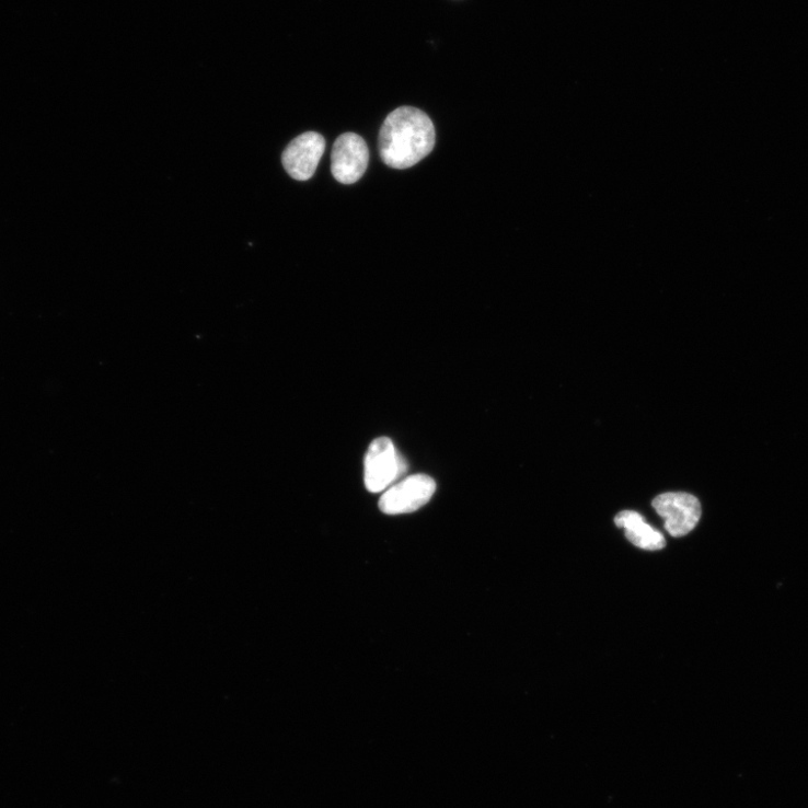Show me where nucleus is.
Masks as SVG:
<instances>
[{
  "mask_svg": "<svg viewBox=\"0 0 808 808\" xmlns=\"http://www.w3.org/2000/svg\"><path fill=\"white\" fill-rule=\"evenodd\" d=\"M325 149L323 135L314 131L301 134L285 150L284 166L291 177L307 182L316 172Z\"/></svg>",
  "mask_w": 808,
  "mask_h": 808,
  "instance_id": "6",
  "label": "nucleus"
},
{
  "mask_svg": "<svg viewBox=\"0 0 808 808\" xmlns=\"http://www.w3.org/2000/svg\"><path fill=\"white\" fill-rule=\"evenodd\" d=\"M436 130L430 117L414 107H400L384 120L379 135L382 161L395 170L409 169L435 148Z\"/></svg>",
  "mask_w": 808,
  "mask_h": 808,
  "instance_id": "1",
  "label": "nucleus"
},
{
  "mask_svg": "<svg viewBox=\"0 0 808 808\" xmlns=\"http://www.w3.org/2000/svg\"><path fill=\"white\" fill-rule=\"evenodd\" d=\"M436 492V482L417 474L390 486L380 499V510L390 516L415 512L425 507Z\"/></svg>",
  "mask_w": 808,
  "mask_h": 808,
  "instance_id": "3",
  "label": "nucleus"
},
{
  "mask_svg": "<svg viewBox=\"0 0 808 808\" xmlns=\"http://www.w3.org/2000/svg\"><path fill=\"white\" fill-rule=\"evenodd\" d=\"M369 160L365 139L355 132H345L335 141L332 151V173L343 185L356 184L367 172Z\"/></svg>",
  "mask_w": 808,
  "mask_h": 808,
  "instance_id": "5",
  "label": "nucleus"
},
{
  "mask_svg": "<svg viewBox=\"0 0 808 808\" xmlns=\"http://www.w3.org/2000/svg\"><path fill=\"white\" fill-rule=\"evenodd\" d=\"M656 512L665 519V529L676 538L688 535L697 526L702 508L699 499L684 492L660 494L654 501Z\"/></svg>",
  "mask_w": 808,
  "mask_h": 808,
  "instance_id": "4",
  "label": "nucleus"
},
{
  "mask_svg": "<svg viewBox=\"0 0 808 808\" xmlns=\"http://www.w3.org/2000/svg\"><path fill=\"white\" fill-rule=\"evenodd\" d=\"M614 522L616 527L624 529L627 541L640 550L656 552L666 546L663 534L648 524L638 512L622 511Z\"/></svg>",
  "mask_w": 808,
  "mask_h": 808,
  "instance_id": "7",
  "label": "nucleus"
},
{
  "mask_svg": "<svg viewBox=\"0 0 808 808\" xmlns=\"http://www.w3.org/2000/svg\"><path fill=\"white\" fill-rule=\"evenodd\" d=\"M408 471V464L396 451L391 439H374L365 460V482L372 493L388 489Z\"/></svg>",
  "mask_w": 808,
  "mask_h": 808,
  "instance_id": "2",
  "label": "nucleus"
}]
</instances>
